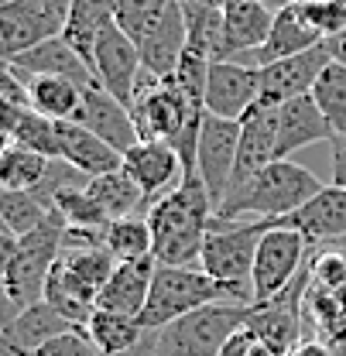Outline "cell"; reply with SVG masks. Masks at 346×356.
I'll return each mask as SVG.
<instances>
[{"mask_svg": "<svg viewBox=\"0 0 346 356\" xmlns=\"http://www.w3.org/2000/svg\"><path fill=\"white\" fill-rule=\"evenodd\" d=\"M322 42H326V38H322V35L315 31V24L308 21L302 0H295V3H288V7H281V10L274 14V28H271L267 42L251 55V62H254V65H271V62L302 55V51H308V48H315V44H322Z\"/></svg>", "mask_w": 346, "mask_h": 356, "instance_id": "cell-20", "label": "cell"}, {"mask_svg": "<svg viewBox=\"0 0 346 356\" xmlns=\"http://www.w3.org/2000/svg\"><path fill=\"white\" fill-rule=\"evenodd\" d=\"M86 185H89V181H86ZM86 185L58 192L52 206H55V209L69 220V226H96V229H100V226H107L110 220H107V213L100 209V202L89 195Z\"/></svg>", "mask_w": 346, "mask_h": 356, "instance_id": "cell-34", "label": "cell"}, {"mask_svg": "<svg viewBox=\"0 0 346 356\" xmlns=\"http://www.w3.org/2000/svg\"><path fill=\"white\" fill-rule=\"evenodd\" d=\"M302 7L322 38L346 31V0H302Z\"/></svg>", "mask_w": 346, "mask_h": 356, "instance_id": "cell-36", "label": "cell"}, {"mask_svg": "<svg viewBox=\"0 0 346 356\" xmlns=\"http://www.w3.org/2000/svg\"><path fill=\"white\" fill-rule=\"evenodd\" d=\"M155 257L144 261H117L113 274L107 277V284L96 295V309L107 312H124V315H141L151 295V281H155Z\"/></svg>", "mask_w": 346, "mask_h": 356, "instance_id": "cell-21", "label": "cell"}, {"mask_svg": "<svg viewBox=\"0 0 346 356\" xmlns=\"http://www.w3.org/2000/svg\"><path fill=\"white\" fill-rule=\"evenodd\" d=\"M322 117L329 120L333 134H346V65L343 62H329L322 69V76L315 79L312 89Z\"/></svg>", "mask_w": 346, "mask_h": 356, "instance_id": "cell-32", "label": "cell"}, {"mask_svg": "<svg viewBox=\"0 0 346 356\" xmlns=\"http://www.w3.org/2000/svg\"><path fill=\"white\" fill-rule=\"evenodd\" d=\"M10 65L21 69V72H28V76H62V79H72L79 86H100L96 76H93V69L86 65V58L65 42L62 35L35 44V48H28L21 55H14Z\"/></svg>", "mask_w": 346, "mask_h": 356, "instance_id": "cell-23", "label": "cell"}, {"mask_svg": "<svg viewBox=\"0 0 346 356\" xmlns=\"http://www.w3.org/2000/svg\"><path fill=\"white\" fill-rule=\"evenodd\" d=\"M312 254H315V243L305 233L274 222L260 236L258 257H254V305L288 288L299 277V270L312 261Z\"/></svg>", "mask_w": 346, "mask_h": 356, "instance_id": "cell-6", "label": "cell"}, {"mask_svg": "<svg viewBox=\"0 0 346 356\" xmlns=\"http://www.w3.org/2000/svg\"><path fill=\"white\" fill-rule=\"evenodd\" d=\"M308 284H312V261L299 270V277L288 284V288H281L274 298H267V302H258V305H251L247 312V329L264 339V343H271L278 353H292L302 339V329H305V291H308Z\"/></svg>", "mask_w": 346, "mask_h": 356, "instance_id": "cell-7", "label": "cell"}, {"mask_svg": "<svg viewBox=\"0 0 346 356\" xmlns=\"http://www.w3.org/2000/svg\"><path fill=\"white\" fill-rule=\"evenodd\" d=\"M35 356H103V353H100V346L93 343L86 325H72L69 332H62V336H55L52 343H45Z\"/></svg>", "mask_w": 346, "mask_h": 356, "instance_id": "cell-37", "label": "cell"}, {"mask_svg": "<svg viewBox=\"0 0 346 356\" xmlns=\"http://www.w3.org/2000/svg\"><path fill=\"white\" fill-rule=\"evenodd\" d=\"M274 7H267L264 0H226L223 3V31H226V58L237 62H251L247 55H254L260 44L267 42L271 28H274ZM254 65V62H251Z\"/></svg>", "mask_w": 346, "mask_h": 356, "instance_id": "cell-15", "label": "cell"}, {"mask_svg": "<svg viewBox=\"0 0 346 356\" xmlns=\"http://www.w3.org/2000/svg\"><path fill=\"white\" fill-rule=\"evenodd\" d=\"M274 222L305 233L315 247L333 243V240L346 236V188L329 181L319 195H312V199L305 202L302 209H295V213H288V216H278Z\"/></svg>", "mask_w": 346, "mask_h": 356, "instance_id": "cell-17", "label": "cell"}, {"mask_svg": "<svg viewBox=\"0 0 346 356\" xmlns=\"http://www.w3.org/2000/svg\"><path fill=\"white\" fill-rule=\"evenodd\" d=\"M333 62L326 42L308 48L302 55H292V58H281V62H271V65H260V103H271V106H281L295 96H308L315 89V79L322 76V69Z\"/></svg>", "mask_w": 346, "mask_h": 356, "instance_id": "cell-12", "label": "cell"}, {"mask_svg": "<svg viewBox=\"0 0 346 356\" xmlns=\"http://www.w3.org/2000/svg\"><path fill=\"white\" fill-rule=\"evenodd\" d=\"M326 48H329L333 62H343V65H346V31L333 35V38H326Z\"/></svg>", "mask_w": 346, "mask_h": 356, "instance_id": "cell-41", "label": "cell"}, {"mask_svg": "<svg viewBox=\"0 0 346 356\" xmlns=\"http://www.w3.org/2000/svg\"><path fill=\"white\" fill-rule=\"evenodd\" d=\"M0 3H7V0H0Z\"/></svg>", "mask_w": 346, "mask_h": 356, "instance_id": "cell-43", "label": "cell"}, {"mask_svg": "<svg viewBox=\"0 0 346 356\" xmlns=\"http://www.w3.org/2000/svg\"><path fill=\"white\" fill-rule=\"evenodd\" d=\"M48 165H52V158L7 140L3 151H0V185L10 188V192H31L45 181Z\"/></svg>", "mask_w": 346, "mask_h": 356, "instance_id": "cell-29", "label": "cell"}, {"mask_svg": "<svg viewBox=\"0 0 346 356\" xmlns=\"http://www.w3.org/2000/svg\"><path fill=\"white\" fill-rule=\"evenodd\" d=\"M329 168H333V185L346 188V134L329 137Z\"/></svg>", "mask_w": 346, "mask_h": 356, "instance_id": "cell-38", "label": "cell"}, {"mask_svg": "<svg viewBox=\"0 0 346 356\" xmlns=\"http://www.w3.org/2000/svg\"><path fill=\"white\" fill-rule=\"evenodd\" d=\"M260 99V65L237 62V58H217L210 65L206 83V113L223 120H244L247 110Z\"/></svg>", "mask_w": 346, "mask_h": 356, "instance_id": "cell-10", "label": "cell"}, {"mask_svg": "<svg viewBox=\"0 0 346 356\" xmlns=\"http://www.w3.org/2000/svg\"><path fill=\"white\" fill-rule=\"evenodd\" d=\"M172 0H117V28L141 44L168 14Z\"/></svg>", "mask_w": 346, "mask_h": 356, "instance_id": "cell-33", "label": "cell"}, {"mask_svg": "<svg viewBox=\"0 0 346 356\" xmlns=\"http://www.w3.org/2000/svg\"><path fill=\"white\" fill-rule=\"evenodd\" d=\"M251 356H285V353H278L271 343H264V339H258L254 336V346H251Z\"/></svg>", "mask_w": 346, "mask_h": 356, "instance_id": "cell-42", "label": "cell"}, {"mask_svg": "<svg viewBox=\"0 0 346 356\" xmlns=\"http://www.w3.org/2000/svg\"><path fill=\"white\" fill-rule=\"evenodd\" d=\"M312 281L329 288V291H346V250L340 243H322L312 254Z\"/></svg>", "mask_w": 346, "mask_h": 356, "instance_id": "cell-35", "label": "cell"}, {"mask_svg": "<svg viewBox=\"0 0 346 356\" xmlns=\"http://www.w3.org/2000/svg\"><path fill=\"white\" fill-rule=\"evenodd\" d=\"M28 96H31V110L45 113L48 120H76V113L83 110V89L72 79L62 76H28Z\"/></svg>", "mask_w": 346, "mask_h": 356, "instance_id": "cell-26", "label": "cell"}, {"mask_svg": "<svg viewBox=\"0 0 346 356\" xmlns=\"http://www.w3.org/2000/svg\"><path fill=\"white\" fill-rule=\"evenodd\" d=\"M58 158L86 178L124 168V154L76 120H58Z\"/></svg>", "mask_w": 346, "mask_h": 356, "instance_id": "cell-19", "label": "cell"}, {"mask_svg": "<svg viewBox=\"0 0 346 356\" xmlns=\"http://www.w3.org/2000/svg\"><path fill=\"white\" fill-rule=\"evenodd\" d=\"M288 356H333V353H329L326 343H319V339H305V343H299Z\"/></svg>", "mask_w": 346, "mask_h": 356, "instance_id": "cell-40", "label": "cell"}, {"mask_svg": "<svg viewBox=\"0 0 346 356\" xmlns=\"http://www.w3.org/2000/svg\"><path fill=\"white\" fill-rule=\"evenodd\" d=\"M69 3H72V0H69Z\"/></svg>", "mask_w": 346, "mask_h": 356, "instance_id": "cell-44", "label": "cell"}, {"mask_svg": "<svg viewBox=\"0 0 346 356\" xmlns=\"http://www.w3.org/2000/svg\"><path fill=\"white\" fill-rule=\"evenodd\" d=\"M3 140H10V144H21V147H31V151H38L45 158H58V124L55 120H48L45 113L38 110H21V117L14 120V127L3 134Z\"/></svg>", "mask_w": 346, "mask_h": 356, "instance_id": "cell-31", "label": "cell"}, {"mask_svg": "<svg viewBox=\"0 0 346 356\" xmlns=\"http://www.w3.org/2000/svg\"><path fill=\"white\" fill-rule=\"evenodd\" d=\"M271 161H278V106L258 99L247 110V117L240 120V151H237V168H233L230 192L240 188L244 181H251Z\"/></svg>", "mask_w": 346, "mask_h": 356, "instance_id": "cell-14", "label": "cell"}, {"mask_svg": "<svg viewBox=\"0 0 346 356\" xmlns=\"http://www.w3.org/2000/svg\"><path fill=\"white\" fill-rule=\"evenodd\" d=\"M103 240H107V250L117 261L155 257V233H151L148 213H134V216H120V220L107 222L103 226Z\"/></svg>", "mask_w": 346, "mask_h": 356, "instance_id": "cell-28", "label": "cell"}, {"mask_svg": "<svg viewBox=\"0 0 346 356\" xmlns=\"http://www.w3.org/2000/svg\"><path fill=\"white\" fill-rule=\"evenodd\" d=\"M251 346H254V332L244 325V329H237V332L223 343L219 356H251Z\"/></svg>", "mask_w": 346, "mask_h": 356, "instance_id": "cell-39", "label": "cell"}, {"mask_svg": "<svg viewBox=\"0 0 346 356\" xmlns=\"http://www.w3.org/2000/svg\"><path fill=\"white\" fill-rule=\"evenodd\" d=\"M86 332L93 336V343L100 346L103 356H127L144 343V336H151V332L141 325L137 315L107 312V309H96L89 315Z\"/></svg>", "mask_w": 346, "mask_h": 356, "instance_id": "cell-25", "label": "cell"}, {"mask_svg": "<svg viewBox=\"0 0 346 356\" xmlns=\"http://www.w3.org/2000/svg\"><path fill=\"white\" fill-rule=\"evenodd\" d=\"M69 21V0H7L0 3V51L3 62L58 38Z\"/></svg>", "mask_w": 346, "mask_h": 356, "instance_id": "cell-8", "label": "cell"}, {"mask_svg": "<svg viewBox=\"0 0 346 356\" xmlns=\"http://www.w3.org/2000/svg\"><path fill=\"white\" fill-rule=\"evenodd\" d=\"M69 329H72V322L42 298V302L21 309L3 325V356H35L45 343H52L55 336H62Z\"/></svg>", "mask_w": 346, "mask_h": 356, "instance_id": "cell-18", "label": "cell"}, {"mask_svg": "<svg viewBox=\"0 0 346 356\" xmlns=\"http://www.w3.org/2000/svg\"><path fill=\"white\" fill-rule=\"evenodd\" d=\"M326 185L312 175L308 168L295 165L292 158H278L264 165L251 181L233 188L226 202L219 206L217 220H244V216H260V220H278L295 209H302L312 195H319Z\"/></svg>", "mask_w": 346, "mask_h": 356, "instance_id": "cell-2", "label": "cell"}, {"mask_svg": "<svg viewBox=\"0 0 346 356\" xmlns=\"http://www.w3.org/2000/svg\"><path fill=\"white\" fill-rule=\"evenodd\" d=\"M329 137H333V127L322 117L312 92L295 96L278 106V158H292L295 151L319 144V140H329Z\"/></svg>", "mask_w": 346, "mask_h": 356, "instance_id": "cell-22", "label": "cell"}, {"mask_svg": "<svg viewBox=\"0 0 346 356\" xmlns=\"http://www.w3.org/2000/svg\"><path fill=\"white\" fill-rule=\"evenodd\" d=\"M217 220L213 199L199 178H185L178 188L148 206L155 233V261L175 267H199L206 233Z\"/></svg>", "mask_w": 346, "mask_h": 356, "instance_id": "cell-1", "label": "cell"}, {"mask_svg": "<svg viewBox=\"0 0 346 356\" xmlns=\"http://www.w3.org/2000/svg\"><path fill=\"white\" fill-rule=\"evenodd\" d=\"M141 72H144L141 48L117 24H110L100 35L96 48H93V76H96V83L107 89L110 96H117L124 106H130Z\"/></svg>", "mask_w": 346, "mask_h": 356, "instance_id": "cell-11", "label": "cell"}, {"mask_svg": "<svg viewBox=\"0 0 346 356\" xmlns=\"http://www.w3.org/2000/svg\"><path fill=\"white\" fill-rule=\"evenodd\" d=\"M213 302H233V295L219 284L217 277H210L203 267L158 264L155 267L148 305H144V312L137 318H141V325L148 332H158V329L178 322L182 315L206 309ZM233 305H240V302H233Z\"/></svg>", "mask_w": 346, "mask_h": 356, "instance_id": "cell-4", "label": "cell"}, {"mask_svg": "<svg viewBox=\"0 0 346 356\" xmlns=\"http://www.w3.org/2000/svg\"><path fill=\"white\" fill-rule=\"evenodd\" d=\"M124 172L144 192V206L158 202L162 195H168L185 181L182 158L168 140H137L124 154Z\"/></svg>", "mask_w": 346, "mask_h": 356, "instance_id": "cell-13", "label": "cell"}, {"mask_svg": "<svg viewBox=\"0 0 346 356\" xmlns=\"http://www.w3.org/2000/svg\"><path fill=\"white\" fill-rule=\"evenodd\" d=\"M274 226V220H213L199 267L217 277L240 305H254V257L260 236Z\"/></svg>", "mask_w": 346, "mask_h": 356, "instance_id": "cell-3", "label": "cell"}, {"mask_svg": "<svg viewBox=\"0 0 346 356\" xmlns=\"http://www.w3.org/2000/svg\"><path fill=\"white\" fill-rule=\"evenodd\" d=\"M110 24H117V0H72L62 38L72 44L93 69V48Z\"/></svg>", "mask_w": 346, "mask_h": 356, "instance_id": "cell-24", "label": "cell"}, {"mask_svg": "<svg viewBox=\"0 0 346 356\" xmlns=\"http://www.w3.org/2000/svg\"><path fill=\"white\" fill-rule=\"evenodd\" d=\"M237 151H240V120H223L206 113L203 134H199V151H196V175L206 185L213 209L226 202L233 168H237Z\"/></svg>", "mask_w": 346, "mask_h": 356, "instance_id": "cell-9", "label": "cell"}, {"mask_svg": "<svg viewBox=\"0 0 346 356\" xmlns=\"http://www.w3.org/2000/svg\"><path fill=\"white\" fill-rule=\"evenodd\" d=\"M251 305L213 302L182 315L178 322L155 332V356H219L223 343L244 329Z\"/></svg>", "mask_w": 346, "mask_h": 356, "instance_id": "cell-5", "label": "cell"}, {"mask_svg": "<svg viewBox=\"0 0 346 356\" xmlns=\"http://www.w3.org/2000/svg\"><path fill=\"white\" fill-rule=\"evenodd\" d=\"M48 213H52V206L38 192H10V188L0 192V226L10 229L14 236L38 229Z\"/></svg>", "mask_w": 346, "mask_h": 356, "instance_id": "cell-30", "label": "cell"}, {"mask_svg": "<svg viewBox=\"0 0 346 356\" xmlns=\"http://www.w3.org/2000/svg\"><path fill=\"white\" fill-rule=\"evenodd\" d=\"M76 124H83L93 134H100L120 154H127L130 147L141 140V134L134 127V117H130V106H124L117 96H110L103 86L83 89V110L76 113Z\"/></svg>", "mask_w": 346, "mask_h": 356, "instance_id": "cell-16", "label": "cell"}, {"mask_svg": "<svg viewBox=\"0 0 346 356\" xmlns=\"http://www.w3.org/2000/svg\"><path fill=\"white\" fill-rule=\"evenodd\" d=\"M89 195L100 202V209L107 213V220H120V216H134V213H148L144 206V192L137 188V181L117 168V172H107V175L89 178Z\"/></svg>", "mask_w": 346, "mask_h": 356, "instance_id": "cell-27", "label": "cell"}]
</instances>
